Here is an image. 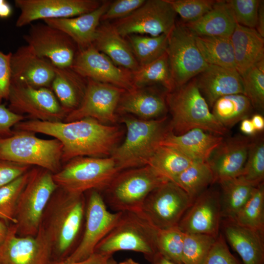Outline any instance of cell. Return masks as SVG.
<instances>
[{
	"label": "cell",
	"instance_id": "94428289",
	"mask_svg": "<svg viewBox=\"0 0 264 264\" xmlns=\"http://www.w3.org/2000/svg\"><path fill=\"white\" fill-rule=\"evenodd\" d=\"M118 264H140L132 258L127 259L123 261L118 263Z\"/></svg>",
	"mask_w": 264,
	"mask_h": 264
},
{
	"label": "cell",
	"instance_id": "f6af8a7d",
	"mask_svg": "<svg viewBox=\"0 0 264 264\" xmlns=\"http://www.w3.org/2000/svg\"><path fill=\"white\" fill-rule=\"evenodd\" d=\"M176 13L189 22L196 21L213 7L215 0H167Z\"/></svg>",
	"mask_w": 264,
	"mask_h": 264
},
{
	"label": "cell",
	"instance_id": "d590c367",
	"mask_svg": "<svg viewBox=\"0 0 264 264\" xmlns=\"http://www.w3.org/2000/svg\"><path fill=\"white\" fill-rule=\"evenodd\" d=\"M194 161L172 147L160 145L148 165L168 181L173 182Z\"/></svg>",
	"mask_w": 264,
	"mask_h": 264
},
{
	"label": "cell",
	"instance_id": "be15d7a7",
	"mask_svg": "<svg viewBox=\"0 0 264 264\" xmlns=\"http://www.w3.org/2000/svg\"><path fill=\"white\" fill-rule=\"evenodd\" d=\"M5 1V0H0V6L2 5Z\"/></svg>",
	"mask_w": 264,
	"mask_h": 264
},
{
	"label": "cell",
	"instance_id": "44dd1931",
	"mask_svg": "<svg viewBox=\"0 0 264 264\" xmlns=\"http://www.w3.org/2000/svg\"><path fill=\"white\" fill-rule=\"evenodd\" d=\"M251 140L242 135L223 138L207 161L213 174L214 184L241 175Z\"/></svg>",
	"mask_w": 264,
	"mask_h": 264
},
{
	"label": "cell",
	"instance_id": "7402d4cb",
	"mask_svg": "<svg viewBox=\"0 0 264 264\" xmlns=\"http://www.w3.org/2000/svg\"><path fill=\"white\" fill-rule=\"evenodd\" d=\"M11 71V83L36 88H50L55 76L54 66L38 56L27 44L12 53Z\"/></svg>",
	"mask_w": 264,
	"mask_h": 264
},
{
	"label": "cell",
	"instance_id": "681fc988",
	"mask_svg": "<svg viewBox=\"0 0 264 264\" xmlns=\"http://www.w3.org/2000/svg\"><path fill=\"white\" fill-rule=\"evenodd\" d=\"M12 52L0 50V104L7 100L11 85V58Z\"/></svg>",
	"mask_w": 264,
	"mask_h": 264
},
{
	"label": "cell",
	"instance_id": "4dcf8cb0",
	"mask_svg": "<svg viewBox=\"0 0 264 264\" xmlns=\"http://www.w3.org/2000/svg\"><path fill=\"white\" fill-rule=\"evenodd\" d=\"M54 70L55 76L50 88L68 114L80 105L87 84L83 81L84 78L71 68L54 66Z\"/></svg>",
	"mask_w": 264,
	"mask_h": 264
},
{
	"label": "cell",
	"instance_id": "f546056e",
	"mask_svg": "<svg viewBox=\"0 0 264 264\" xmlns=\"http://www.w3.org/2000/svg\"><path fill=\"white\" fill-rule=\"evenodd\" d=\"M196 35L230 38L236 24L226 0H216L213 7L198 20L183 23Z\"/></svg>",
	"mask_w": 264,
	"mask_h": 264
},
{
	"label": "cell",
	"instance_id": "f907efd6",
	"mask_svg": "<svg viewBox=\"0 0 264 264\" xmlns=\"http://www.w3.org/2000/svg\"><path fill=\"white\" fill-rule=\"evenodd\" d=\"M30 168L28 165L0 160V188L25 174Z\"/></svg>",
	"mask_w": 264,
	"mask_h": 264
},
{
	"label": "cell",
	"instance_id": "9a60e30c",
	"mask_svg": "<svg viewBox=\"0 0 264 264\" xmlns=\"http://www.w3.org/2000/svg\"><path fill=\"white\" fill-rule=\"evenodd\" d=\"M23 39L39 57L48 59L55 67L71 68L77 46L63 31L46 23L32 24Z\"/></svg>",
	"mask_w": 264,
	"mask_h": 264
},
{
	"label": "cell",
	"instance_id": "bcb514c9",
	"mask_svg": "<svg viewBox=\"0 0 264 264\" xmlns=\"http://www.w3.org/2000/svg\"><path fill=\"white\" fill-rule=\"evenodd\" d=\"M237 24L255 28L260 0H226Z\"/></svg>",
	"mask_w": 264,
	"mask_h": 264
},
{
	"label": "cell",
	"instance_id": "f35d334b",
	"mask_svg": "<svg viewBox=\"0 0 264 264\" xmlns=\"http://www.w3.org/2000/svg\"><path fill=\"white\" fill-rule=\"evenodd\" d=\"M239 224L264 235V184L254 187L252 193L234 219Z\"/></svg>",
	"mask_w": 264,
	"mask_h": 264
},
{
	"label": "cell",
	"instance_id": "4fadbf2b",
	"mask_svg": "<svg viewBox=\"0 0 264 264\" xmlns=\"http://www.w3.org/2000/svg\"><path fill=\"white\" fill-rule=\"evenodd\" d=\"M176 14L167 0H148L112 24L122 37L131 35H168L176 25Z\"/></svg>",
	"mask_w": 264,
	"mask_h": 264
},
{
	"label": "cell",
	"instance_id": "1f68e13d",
	"mask_svg": "<svg viewBox=\"0 0 264 264\" xmlns=\"http://www.w3.org/2000/svg\"><path fill=\"white\" fill-rule=\"evenodd\" d=\"M132 82L134 88H136L159 85L167 92L176 89L167 52L151 63L140 66L137 70L132 72Z\"/></svg>",
	"mask_w": 264,
	"mask_h": 264
},
{
	"label": "cell",
	"instance_id": "d6986e66",
	"mask_svg": "<svg viewBox=\"0 0 264 264\" xmlns=\"http://www.w3.org/2000/svg\"><path fill=\"white\" fill-rule=\"evenodd\" d=\"M20 11L16 26L22 27L38 20L74 17L90 12L102 2L96 0H15Z\"/></svg>",
	"mask_w": 264,
	"mask_h": 264
},
{
	"label": "cell",
	"instance_id": "6f0895ef",
	"mask_svg": "<svg viewBox=\"0 0 264 264\" xmlns=\"http://www.w3.org/2000/svg\"><path fill=\"white\" fill-rule=\"evenodd\" d=\"M150 264H180L172 262L157 253L150 261Z\"/></svg>",
	"mask_w": 264,
	"mask_h": 264
},
{
	"label": "cell",
	"instance_id": "db71d44e",
	"mask_svg": "<svg viewBox=\"0 0 264 264\" xmlns=\"http://www.w3.org/2000/svg\"><path fill=\"white\" fill-rule=\"evenodd\" d=\"M259 34L264 38V1L260 0L257 23L255 28Z\"/></svg>",
	"mask_w": 264,
	"mask_h": 264
},
{
	"label": "cell",
	"instance_id": "816d5d0a",
	"mask_svg": "<svg viewBox=\"0 0 264 264\" xmlns=\"http://www.w3.org/2000/svg\"><path fill=\"white\" fill-rule=\"evenodd\" d=\"M25 117L15 113L4 105L0 104V138L11 135L14 131L12 128L21 121Z\"/></svg>",
	"mask_w": 264,
	"mask_h": 264
},
{
	"label": "cell",
	"instance_id": "8fae6325",
	"mask_svg": "<svg viewBox=\"0 0 264 264\" xmlns=\"http://www.w3.org/2000/svg\"><path fill=\"white\" fill-rule=\"evenodd\" d=\"M166 52L176 88L194 79L208 65L197 46L195 34L184 23L176 24L168 35Z\"/></svg>",
	"mask_w": 264,
	"mask_h": 264
},
{
	"label": "cell",
	"instance_id": "7bdbcfd3",
	"mask_svg": "<svg viewBox=\"0 0 264 264\" xmlns=\"http://www.w3.org/2000/svg\"><path fill=\"white\" fill-rule=\"evenodd\" d=\"M244 95L249 99L253 108H264V59L247 69L242 76Z\"/></svg>",
	"mask_w": 264,
	"mask_h": 264
},
{
	"label": "cell",
	"instance_id": "4316f807",
	"mask_svg": "<svg viewBox=\"0 0 264 264\" xmlns=\"http://www.w3.org/2000/svg\"><path fill=\"white\" fill-rule=\"evenodd\" d=\"M167 110L166 96L155 89L145 87L126 90L121 97L116 111L131 113L144 120H152L157 119Z\"/></svg>",
	"mask_w": 264,
	"mask_h": 264
},
{
	"label": "cell",
	"instance_id": "9c48e42d",
	"mask_svg": "<svg viewBox=\"0 0 264 264\" xmlns=\"http://www.w3.org/2000/svg\"><path fill=\"white\" fill-rule=\"evenodd\" d=\"M120 172L111 157L79 156L65 163L53 174L58 187L69 193L100 192L107 187Z\"/></svg>",
	"mask_w": 264,
	"mask_h": 264
},
{
	"label": "cell",
	"instance_id": "277c9868",
	"mask_svg": "<svg viewBox=\"0 0 264 264\" xmlns=\"http://www.w3.org/2000/svg\"><path fill=\"white\" fill-rule=\"evenodd\" d=\"M172 120L171 131L176 135L196 128L223 136L228 129L215 118L199 91L195 79L166 95Z\"/></svg>",
	"mask_w": 264,
	"mask_h": 264
},
{
	"label": "cell",
	"instance_id": "5bb4252c",
	"mask_svg": "<svg viewBox=\"0 0 264 264\" xmlns=\"http://www.w3.org/2000/svg\"><path fill=\"white\" fill-rule=\"evenodd\" d=\"M7 100L12 111L31 120L62 122L67 115L50 88L11 83Z\"/></svg>",
	"mask_w": 264,
	"mask_h": 264
},
{
	"label": "cell",
	"instance_id": "60d3db41",
	"mask_svg": "<svg viewBox=\"0 0 264 264\" xmlns=\"http://www.w3.org/2000/svg\"><path fill=\"white\" fill-rule=\"evenodd\" d=\"M256 187L264 182V140L262 137L252 140L247 158L241 175L238 177Z\"/></svg>",
	"mask_w": 264,
	"mask_h": 264
},
{
	"label": "cell",
	"instance_id": "d6a6232c",
	"mask_svg": "<svg viewBox=\"0 0 264 264\" xmlns=\"http://www.w3.org/2000/svg\"><path fill=\"white\" fill-rule=\"evenodd\" d=\"M222 219H234L250 197L255 187L239 177L220 182Z\"/></svg>",
	"mask_w": 264,
	"mask_h": 264
},
{
	"label": "cell",
	"instance_id": "83f0119b",
	"mask_svg": "<svg viewBox=\"0 0 264 264\" xmlns=\"http://www.w3.org/2000/svg\"><path fill=\"white\" fill-rule=\"evenodd\" d=\"M92 45L122 68L134 72L140 66L129 43L112 24L106 22L99 25Z\"/></svg>",
	"mask_w": 264,
	"mask_h": 264
},
{
	"label": "cell",
	"instance_id": "d4e9b609",
	"mask_svg": "<svg viewBox=\"0 0 264 264\" xmlns=\"http://www.w3.org/2000/svg\"><path fill=\"white\" fill-rule=\"evenodd\" d=\"M111 2L105 1L96 9L80 16L61 19H45L47 24L66 34L75 43L79 50L92 44L101 18Z\"/></svg>",
	"mask_w": 264,
	"mask_h": 264
},
{
	"label": "cell",
	"instance_id": "7c38bea8",
	"mask_svg": "<svg viewBox=\"0 0 264 264\" xmlns=\"http://www.w3.org/2000/svg\"><path fill=\"white\" fill-rule=\"evenodd\" d=\"M192 202L181 188L168 181L147 196L139 213L156 229H165L178 226Z\"/></svg>",
	"mask_w": 264,
	"mask_h": 264
},
{
	"label": "cell",
	"instance_id": "52a82bcc",
	"mask_svg": "<svg viewBox=\"0 0 264 264\" xmlns=\"http://www.w3.org/2000/svg\"><path fill=\"white\" fill-rule=\"evenodd\" d=\"M35 134L16 130L11 135L0 138V160L34 165L56 173L62 166V143L57 139H42Z\"/></svg>",
	"mask_w": 264,
	"mask_h": 264
},
{
	"label": "cell",
	"instance_id": "11a10c76",
	"mask_svg": "<svg viewBox=\"0 0 264 264\" xmlns=\"http://www.w3.org/2000/svg\"><path fill=\"white\" fill-rule=\"evenodd\" d=\"M240 130L242 133L248 135H252L257 132L250 119L245 118L241 122Z\"/></svg>",
	"mask_w": 264,
	"mask_h": 264
},
{
	"label": "cell",
	"instance_id": "680465c9",
	"mask_svg": "<svg viewBox=\"0 0 264 264\" xmlns=\"http://www.w3.org/2000/svg\"><path fill=\"white\" fill-rule=\"evenodd\" d=\"M11 7L6 1L0 6V18L8 17L11 15Z\"/></svg>",
	"mask_w": 264,
	"mask_h": 264
},
{
	"label": "cell",
	"instance_id": "b9f144b4",
	"mask_svg": "<svg viewBox=\"0 0 264 264\" xmlns=\"http://www.w3.org/2000/svg\"><path fill=\"white\" fill-rule=\"evenodd\" d=\"M30 170L9 183L0 188V218L15 223L18 200L30 176Z\"/></svg>",
	"mask_w": 264,
	"mask_h": 264
},
{
	"label": "cell",
	"instance_id": "ee69618b",
	"mask_svg": "<svg viewBox=\"0 0 264 264\" xmlns=\"http://www.w3.org/2000/svg\"><path fill=\"white\" fill-rule=\"evenodd\" d=\"M184 233L178 226L158 229L156 237L157 252L166 259L182 264Z\"/></svg>",
	"mask_w": 264,
	"mask_h": 264
},
{
	"label": "cell",
	"instance_id": "5b68a950",
	"mask_svg": "<svg viewBox=\"0 0 264 264\" xmlns=\"http://www.w3.org/2000/svg\"><path fill=\"white\" fill-rule=\"evenodd\" d=\"M167 181L146 165L120 171L100 193L113 212H140L147 196Z\"/></svg>",
	"mask_w": 264,
	"mask_h": 264
},
{
	"label": "cell",
	"instance_id": "c3c4849f",
	"mask_svg": "<svg viewBox=\"0 0 264 264\" xmlns=\"http://www.w3.org/2000/svg\"><path fill=\"white\" fill-rule=\"evenodd\" d=\"M145 0H117L111 2L101 21L124 18L140 7Z\"/></svg>",
	"mask_w": 264,
	"mask_h": 264
},
{
	"label": "cell",
	"instance_id": "7dc6e473",
	"mask_svg": "<svg viewBox=\"0 0 264 264\" xmlns=\"http://www.w3.org/2000/svg\"><path fill=\"white\" fill-rule=\"evenodd\" d=\"M202 264H240L231 254L222 235L219 234Z\"/></svg>",
	"mask_w": 264,
	"mask_h": 264
},
{
	"label": "cell",
	"instance_id": "ffe728a7",
	"mask_svg": "<svg viewBox=\"0 0 264 264\" xmlns=\"http://www.w3.org/2000/svg\"><path fill=\"white\" fill-rule=\"evenodd\" d=\"M211 186L193 200L180 219L178 227L183 233L215 237L219 235L222 219L220 191Z\"/></svg>",
	"mask_w": 264,
	"mask_h": 264
},
{
	"label": "cell",
	"instance_id": "9f6ffc18",
	"mask_svg": "<svg viewBox=\"0 0 264 264\" xmlns=\"http://www.w3.org/2000/svg\"><path fill=\"white\" fill-rule=\"evenodd\" d=\"M256 132H262L264 129V118L260 114H255L250 119Z\"/></svg>",
	"mask_w": 264,
	"mask_h": 264
},
{
	"label": "cell",
	"instance_id": "6125c7cd",
	"mask_svg": "<svg viewBox=\"0 0 264 264\" xmlns=\"http://www.w3.org/2000/svg\"><path fill=\"white\" fill-rule=\"evenodd\" d=\"M107 264H118V263L115 261L112 256L108 259Z\"/></svg>",
	"mask_w": 264,
	"mask_h": 264
},
{
	"label": "cell",
	"instance_id": "30bf717a",
	"mask_svg": "<svg viewBox=\"0 0 264 264\" xmlns=\"http://www.w3.org/2000/svg\"><path fill=\"white\" fill-rule=\"evenodd\" d=\"M85 219L83 234L74 250L65 260L78 262L94 252L99 242L115 226L122 212H112L105 204L100 191L87 192Z\"/></svg>",
	"mask_w": 264,
	"mask_h": 264
},
{
	"label": "cell",
	"instance_id": "f1b7e54d",
	"mask_svg": "<svg viewBox=\"0 0 264 264\" xmlns=\"http://www.w3.org/2000/svg\"><path fill=\"white\" fill-rule=\"evenodd\" d=\"M230 40L234 51L235 68L241 76L264 59V38L255 28L237 24Z\"/></svg>",
	"mask_w": 264,
	"mask_h": 264
},
{
	"label": "cell",
	"instance_id": "2e32d148",
	"mask_svg": "<svg viewBox=\"0 0 264 264\" xmlns=\"http://www.w3.org/2000/svg\"><path fill=\"white\" fill-rule=\"evenodd\" d=\"M52 248L41 225L35 236H19L13 224L0 245V264H50Z\"/></svg>",
	"mask_w": 264,
	"mask_h": 264
},
{
	"label": "cell",
	"instance_id": "8992f818",
	"mask_svg": "<svg viewBox=\"0 0 264 264\" xmlns=\"http://www.w3.org/2000/svg\"><path fill=\"white\" fill-rule=\"evenodd\" d=\"M157 229L139 212H122L118 221L96 246L94 252L111 256L119 251L142 253L150 261L157 253Z\"/></svg>",
	"mask_w": 264,
	"mask_h": 264
},
{
	"label": "cell",
	"instance_id": "836d02e7",
	"mask_svg": "<svg viewBox=\"0 0 264 264\" xmlns=\"http://www.w3.org/2000/svg\"><path fill=\"white\" fill-rule=\"evenodd\" d=\"M195 40L200 53L208 65L235 68L230 38L195 35Z\"/></svg>",
	"mask_w": 264,
	"mask_h": 264
},
{
	"label": "cell",
	"instance_id": "e0dca14e",
	"mask_svg": "<svg viewBox=\"0 0 264 264\" xmlns=\"http://www.w3.org/2000/svg\"><path fill=\"white\" fill-rule=\"evenodd\" d=\"M87 80L80 105L69 112L63 122L91 118L102 123L115 122L119 100L126 90L112 85Z\"/></svg>",
	"mask_w": 264,
	"mask_h": 264
},
{
	"label": "cell",
	"instance_id": "7a4b0ae2",
	"mask_svg": "<svg viewBox=\"0 0 264 264\" xmlns=\"http://www.w3.org/2000/svg\"><path fill=\"white\" fill-rule=\"evenodd\" d=\"M85 194L67 192L58 188L43 214L41 225L52 245L55 260L66 259L81 239L85 223Z\"/></svg>",
	"mask_w": 264,
	"mask_h": 264
},
{
	"label": "cell",
	"instance_id": "8d00e7d4",
	"mask_svg": "<svg viewBox=\"0 0 264 264\" xmlns=\"http://www.w3.org/2000/svg\"><path fill=\"white\" fill-rule=\"evenodd\" d=\"M193 200L214 184L212 171L207 161H194L173 181Z\"/></svg>",
	"mask_w": 264,
	"mask_h": 264
},
{
	"label": "cell",
	"instance_id": "6da1fadb",
	"mask_svg": "<svg viewBox=\"0 0 264 264\" xmlns=\"http://www.w3.org/2000/svg\"><path fill=\"white\" fill-rule=\"evenodd\" d=\"M15 128L58 139L63 145L62 162L64 163L79 156L110 155L121 136L118 127L91 118L68 122L25 120Z\"/></svg>",
	"mask_w": 264,
	"mask_h": 264
},
{
	"label": "cell",
	"instance_id": "e575fe53",
	"mask_svg": "<svg viewBox=\"0 0 264 264\" xmlns=\"http://www.w3.org/2000/svg\"><path fill=\"white\" fill-rule=\"evenodd\" d=\"M212 113L225 128H231L248 117L253 107L243 94H234L219 98L213 104Z\"/></svg>",
	"mask_w": 264,
	"mask_h": 264
},
{
	"label": "cell",
	"instance_id": "ab89813d",
	"mask_svg": "<svg viewBox=\"0 0 264 264\" xmlns=\"http://www.w3.org/2000/svg\"><path fill=\"white\" fill-rule=\"evenodd\" d=\"M217 238L207 234L184 233L182 264H202Z\"/></svg>",
	"mask_w": 264,
	"mask_h": 264
},
{
	"label": "cell",
	"instance_id": "484cf974",
	"mask_svg": "<svg viewBox=\"0 0 264 264\" xmlns=\"http://www.w3.org/2000/svg\"><path fill=\"white\" fill-rule=\"evenodd\" d=\"M223 137L201 129H193L176 135L170 131L160 145L172 147L194 161H207Z\"/></svg>",
	"mask_w": 264,
	"mask_h": 264
},
{
	"label": "cell",
	"instance_id": "f5cc1de1",
	"mask_svg": "<svg viewBox=\"0 0 264 264\" xmlns=\"http://www.w3.org/2000/svg\"><path fill=\"white\" fill-rule=\"evenodd\" d=\"M110 257L94 253L87 259L81 261L68 262L65 260H54L52 261L50 264H107L108 259Z\"/></svg>",
	"mask_w": 264,
	"mask_h": 264
},
{
	"label": "cell",
	"instance_id": "3957f363",
	"mask_svg": "<svg viewBox=\"0 0 264 264\" xmlns=\"http://www.w3.org/2000/svg\"><path fill=\"white\" fill-rule=\"evenodd\" d=\"M127 133L124 142L111 154L119 172L148 165L160 146L166 134L171 131L167 117L140 120L131 117L122 119Z\"/></svg>",
	"mask_w": 264,
	"mask_h": 264
},
{
	"label": "cell",
	"instance_id": "91938a15",
	"mask_svg": "<svg viewBox=\"0 0 264 264\" xmlns=\"http://www.w3.org/2000/svg\"><path fill=\"white\" fill-rule=\"evenodd\" d=\"M8 230V227L6 226L4 222L0 220V245L5 241Z\"/></svg>",
	"mask_w": 264,
	"mask_h": 264
},
{
	"label": "cell",
	"instance_id": "ba28073f",
	"mask_svg": "<svg viewBox=\"0 0 264 264\" xmlns=\"http://www.w3.org/2000/svg\"><path fill=\"white\" fill-rule=\"evenodd\" d=\"M58 186L53 174L44 169H31L27 183L19 197L14 224L21 237L35 236L41 226L46 207Z\"/></svg>",
	"mask_w": 264,
	"mask_h": 264
},
{
	"label": "cell",
	"instance_id": "74e56055",
	"mask_svg": "<svg viewBox=\"0 0 264 264\" xmlns=\"http://www.w3.org/2000/svg\"><path fill=\"white\" fill-rule=\"evenodd\" d=\"M129 44L140 66L151 63L166 52L168 35L158 36L131 35L128 36Z\"/></svg>",
	"mask_w": 264,
	"mask_h": 264
},
{
	"label": "cell",
	"instance_id": "ac0fdd59",
	"mask_svg": "<svg viewBox=\"0 0 264 264\" xmlns=\"http://www.w3.org/2000/svg\"><path fill=\"white\" fill-rule=\"evenodd\" d=\"M71 68L87 79L112 85L126 91L134 88L132 72L117 66L92 44L79 50Z\"/></svg>",
	"mask_w": 264,
	"mask_h": 264
},
{
	"label": "cell",
	"instance_id": "603a6c76",
	"mask_svg": "<svg viewBox=\"0 0 264 264\" xmlns=\"http://www.w3.org/2000/svg\"><path fill=\"white\" fill-rule=\"evenodd\" d=\"M194 79L209 107L221 97L234 94L244 95L242 77L235 68L208 65Z\"/></svg>",
	"mask_w": 264,
	"mask_h": 264
},
{
	"label": "cell",
	"instance_id": "cb8c5ba5",
	"mask_svg": "<svg viewBox=\"0 0 264 264\" xmlns=\"http://www.w3.org/2000/svg\"><path fill=\"white\" fill-rule=\"evenodd\" d=\"M220 228L226 241L239 255L243 264H264V234L231 219H222Z\"/></svg>",
	"mask_w": 264,
	"mask_h": 264
}]
</instances>
